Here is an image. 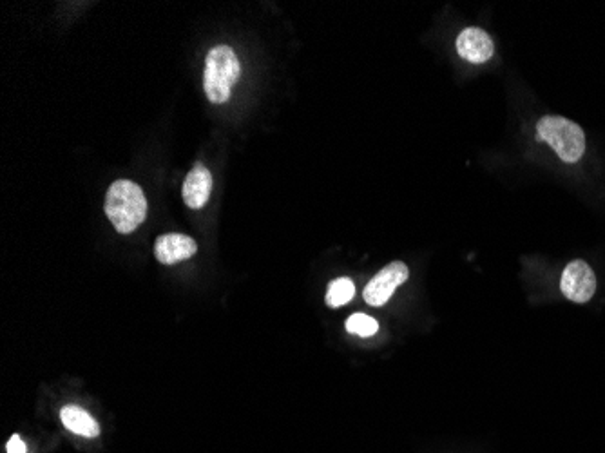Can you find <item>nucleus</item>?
Returning <instances> with one entry per match:
<instances>
[{"instance_id": "0eeeda50", "label": "nucleus", "mask_w": 605, "mask_h": 453, "mask_svg": "<svg viewBox=\"0 0 605 453\" xmlns=\"http://www.w3.org/2000/svg\"><path fill=\"white\" fill-rule=\"evenodd\" d=\"M212 193V174L205 165L196 164L183 182V202L189 209H203Z\"/></svg>"}, {"instance_id": "9b49d317", "label": "nucleus", "mask_w": 605, "mask_h": 453, "mask_svg": "<svg viewBox=\"0 0 605 453\" xmlns=\"http://www.w3.org/2000/svg\"><path fill=\"white\" fill-rule=\"evenodd\" d=\"M346 332L359 336V338H372L379 330V323L366 314H354L346 319Z\"/></svg>"}, {"instance_id": "f8f14e48", "label": "nucleus", "mask_w": 605, "mask_h": 453, "mask_svg": "<svg viewBox=\"0 0 605 453\" xmlns=\"http://www.w3.org/2000/svg\"><path fill=\"white\" fill-rule=\"evenodd\" d=\"M8 453H28V446L24 444V441H20L19 435H11L8 446H6Z\"/></svg>"}, {"instance_id": "20e7f679", "label": "nucleus", "mask_w": 605, "mask_h": 453, "mask_svg": "<svg viewBox=\"0 0 605 453\" xmlns=\"http://www.w3.org/2000/svg\"><path fill=\"white\" fill-rule=\"evenodd\" d=\"M408 276H410V270L403 261L388 263L375 274L372 280L368 281L363 298L370 307H383L385 303H388V299L394 296L395 289L408 280Z\"/></svg>"}, {"instance_id": "6e6552de", "label": "nucleus", "mask_w": 605, "mask_h": 453, "mask_svg": "<svg viewBox=\"0 0 605 453\" xmlns=\"http://www.w3.org/2000/svg\"><path fill=\"white\" fill-rule=\"evenodd\" d=\"M457 51L471 64H484L493 57V42L481 28H468L457 37Z\"/></svg>"}, {"instance_id": "f257e3e1", "label": "nucleus", "mask_w": 605, "mask_h": 453, "mask_svg": "<svg viewBox=\"0 0 605 453\" xmlns=\"http://www.w3.org/2000/svg\"><path fill=\"white\" fill-rule=\"evenodd\" d=\"M104 211L120 234L135 232L147 216V200L142 187L131 180H118L107 189Z\"/></svg>"}, {"instance_id": "f03ea898", "label": "nucleus", "mask_w": 605, "mask_h": 453, "mask_svg": "<svg viewBox=\"0 0 605 453\" xmlns=\"http://www.w3.org/2000/svg\"><path fill=\"white\" fill-rule=\"evenodd\" d=\"M240 60L229 46H216L205 60L203 87L212 104H225L231 98L232 86L240 78Z\"/></svg>"}, {"instance_id": "39448f33", "label": "nucleus", "mask_w": 605, "mask_h": 453, "mask_svg": "<svg viewBox=\"0 0 605 453\" xmlns=\"http://www.w3.org/2000/svg\"><path fill=\"white\" fill-rule=\"evenodd\" d=\"M560 290L573 303H587L595 296L596 276L586 261L575 260L562 272Z\"/></svg>"}, {"instance_id": "423d86ee", "label": "nucleus", "mask_w": 605, "mask_h": 453, "mask_svg": "<svg viewBox=\"0 0 605 453\" xmlns=\"http://www.w3.org/2000/svg\"><path fill=\"white\" fill-rule=\"evenodd\" d=\"M198 252V243L185 234H162L154 243V256L162 265L173 267L180 261L193 258Z\"/></svg>"}, {"instance_id": "1a4fd4ad", "label": "nucleus", "mask_w": 605, "mask_h": 453, "mask_svg": "<svg viewBox=\"0 0 605 453\" xmlns=\"http://www.w3.org/2000/svg\"><path fill=\"white\" fill-rule=\"evenodd\" d=\"M60 421L71 434L87 437V439H95L100 435V425L80 406H64L60 410Z\"/></svg>"}, {"instance_id": "9d476101", "label": "nucleus", "mask_w": 605, "mask_h": 453, "mask_svg": "<svg viewBox=\"0 0 605 453\" xmlns=\"http://www.w3.org/2000/svg\"><path fill=\"white\" fill-rule=\"evenodd\" d=\"M356 294V285L354 281L348 278H339L328 285L327 305L330 309H339L346 303H350Z\"/></svg>"}, {"instance_id": "7ed1b4c3", "label": "nucleus", "mask_w": 605, "mask_h": 453, "mask_svg": "<svg viewBox=\"0 0 605 453\" xmlns=\"http://www.w3.org/2000/svg\"><path fill=\"white\" fill-rule=\"evenodd\" d=\"M537 135L538 140L548 142L566 164H577L586 153V135L582 127L564 116H544L538 122Z\"/></svg>"}]
</instances>
